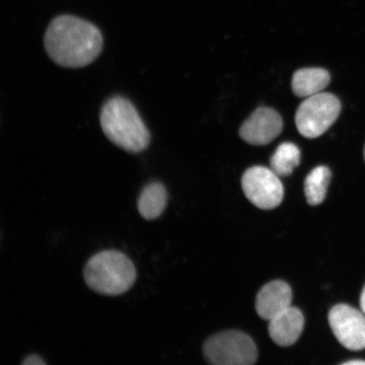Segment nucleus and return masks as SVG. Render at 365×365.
<instances>
[{
  "label": "nucleus",
  "mask_w": 365,
  "mask_h": 365,
  "mask_svg": "<svg viewBox=\"0 0 365 365\" xmlns=\"http://www.w3.org/2000/svg\"><path fill=\"white\" fill-rule=\"evenodd\" d=\"M44 48L58 66L82 68L91 65L103 51L101 31L81 18L63 15L50 22L44 35Z\"/></svg>",
  "instance_id": "1"
},
{
  "label": "nucleus",
  "mask_w": 365,
  "mask_h": 365,
  "mask_svg": "<svg viewBox=\"0 0 365 365\" xmlns=\"http://www.w3.org/2000/svg\"><path fill=\"white\" fill-rule=\"evenodd\" d=\"M100 124L107 138L130 153H139L149 147L150 135L143 118L130 100L117 96L103 104Z\"/></svg>",
  "instance_id": "2"
},
{
  "label": "nucleus",
  "mask_w": 365,
  "mask_h": 365,
  "mask_svg": "<svg viewBox=\"0 0 365 365\" xmlns=\"http://www.w3.org/2000/svg\"><path fill=\"white\" fill-rule=\"evenodd\" d=\"M86 285L96 293L118 296L134 285L136 270L133 262L118 250H104L93 255L84 268Z\"/></svg>",
  "instance_id": "3"
},
{
  "label": "nucleus",
  "mask_w": 365,
  "mask_h": 365,
  "mask_svg": "<svg viewBox=\"0 0 365 365\" xmlns=\"http://www.w3.org/2000/svg\"><path fill=\"white\" fill-rule=\"evenodd\" d=\"M341 108L339 98L331 93H321L305 98L297 109V129L305 138H317L334 124Z\"/></svg>",
  "instance_id": "4"
},
{
  "label": "nucleus",
  "mask_w": 365,
  "mask_h": 365,
  "mask_svg": "<svg viewBox=\"0 0 365 365\" xmlns=\"http://www.w3.org/2000/svg\"><path fill=\"white\" fill-rule=\"evenodd\" d=\"M204 355L217 365H250L257 362V349L248 335L238 331L218 333L205 342Z\"/></svg>",
  "instance_id": "5"
},
{
  "label": "nucleus",
  "mask_w": 365,
  "mask_h": 365,
  "mask_svg": "<svg viewBox=\"0 0 365 365\" xmlns=\"http://www.w3.org/2000/svg\"><path fill=\"white\" fill-rule=\"evenodd\" d=\"M241 184L246 197L259 208H276L284 200V186L279 176L271 168L262 166L249 168L242 177Z\"/></svg>",
  "instance_id": "6"
},
{
  "label": "nucleus",
  "mask_w": 365,
  "mask_h": 365,
  "mask_svg": "<svg viewBox=\"0 0 365 365\" xmlns=\"http://www.w3.org/2000/svg\"><path fill=\"white\" fill-rule=\"evenodd\" d=\"M328 321L344 348L352 351L365 349V317L358 309L348 304L336 305L331 309Z\"/></svg>",
  "instance_id": "7"
},
{
  "label": "nucleus",
  "mask_w": 365,
  "mask_h": 365,
  "mask_svg": "<svg viewBox=\"0 0 365 365\" xmlns=\"http://www.w3.org/2000/svg\"><path fill=\"white\" fill-rule=\"evenodd\" d=\"M284 123L279 113L269 108L257 109L240 127V135L253 145H267L280 135Z\"/></svg>",
  "instance_id": "8"
},
{
  "label": "nucleus",
  "mask_w": 365,
  "mask_h": 365,
  "mask_svg": "<svg viewBox=\"0 0 365 365\" xmlns=\"http://www.w3.org/2000/svg\"><path fill=\"white\" fill-rule=\"evenodd\" d=\"M293 293L287 282L273 281L259 290L255 309L259 317L271 321L272 319L292 307Z\"/></svg>",
  "instance_id": "9"
},
{
  "label": "nucleus",
  "mask_w": 365,
  "mask_h": 365,
  "mask_svg": "<svg viewBox=\"0 0 365 365\" xmlns=\"http://www.w3.org/2000/svg\"><path fill=\"white\" fill-rule=\"evenodd\" d=\"M304 318L298 308L291 307L269 321L268 331L275 344L289 346L302 334Z\"/></svg>",
  "instance_id": "10"
},
{
  "label": "nucleus",
  "mask_w": 365,
  "mask_h": 365,
  "mask_svg": "<svg viewBox=\"0 0 365 365\" xmlns=\"http://www.w3.org/2000/svg\"><path fill=\"white\" fill-rule=\"evenodd\" d=\"M330 81L329 72L324 68H301L294 73L292 80V88L297 97L307 98L323 93Z\"/></svg>",
  "instance_id": "11"
},
{
  "label": "nucleus",
  "mask_w": 365,
  "mask_h": 365,
  "mask_svg": "<svg viewBox=\"0 0 365 365\" xmlns=\"http://www.w3.org/2000/svg\"><path fill=\"white\" fill-rule=\"evenodd\" d=\"M168 204V192L162 182L145 185L139 195L137 208L145 220H154L162 215Z\"/></svg>",
  "instance_id": "12"
},
{
  "label": "nucleus",
  "mask_w": 365,
  "mask_h": 365,
  "mask_svg": "<svg viewBox=\"0 0 365 365\" xmlns=\"http://www.w3.org/2000/svg\"><path fill=\"white\" fill-rule=\"evenodd\" d=\"M331 173L327 166H319L310 172L304 181V193L309 205H317L325 200Z\"/></svg>",
  "instance_id": "13"
},
{
  "label": "nucleus",
  "mask_w": 365,
  "mask_h": 365,
  "mask_svg": "<svg viewBox=\"0 0 365 365\" xmlns=\"http://www.w3.org/2000/svg\"><path fill=\"white\" fill-rule=\"evenodd\" d=\"M301 153L294 143H282L271 158V170L279 177L289 176L299 165Z\"/></svg>",
  "instance_id": "14"
},
{
  "label": "nucleus",
  "mask_w": 365,
  "mask_h": 365,
  "mask_svg": "<svg viewBox=\"0 0 365 365\" xmlns=\"http://www.w3.org/2000/svg\"><path fill=\"white\" fill-rule=\"evenodd\" d=\"M22 364L24 365H45L46 363L43 361V359L39 357L38 355L33 354L29 356V357L24 359V361L22 362Z\"/></svg>",
  "instance_id": "15"
},
{
  "label": "nucleus",
  "mask_w": 365,
  "mask_h": 365,
  "mask_svg": "<svg viewBox=\"0 0 365 365\" xmlns=\"http://www.w3.org/2000/svg\"><path fill=\"white\" fill-rule=\"evenodd\" d=\"M360 307H361L362 312L365 314V286L361 295H360Z\"/></svg>",
  "instance_id": "16"
},
{
  "label": "nucleus",
  "mask_w": 365,
  "mask_h": 365,
  "mask_svg": "<svg viewBox=\"0 0 365 365\" xmlns=\"http://www.w3.org/2000/svg\"><path fill=\"white\" fill-rule=\"evenodd\" d=\"M344 364H348V365H364L365 361L364 360H351V361L346 362Z\"/></svg>",
  "instance_id": "17"
},
{
  "label": "nucleus",
  "mask_w": 365,
  "mask_h": 365,
  "mask_svg": "<svg viewBox=\"0 0 365 365\" xmlns=\"http://www.w3.org/2000/svg\"><path fill=\"white\" fill-rule=\"evenodd\" d=\"M364 162H365V145H364Z\"/></svg>",
  "instance_id": "18"
}]
</instances>
